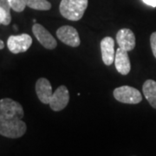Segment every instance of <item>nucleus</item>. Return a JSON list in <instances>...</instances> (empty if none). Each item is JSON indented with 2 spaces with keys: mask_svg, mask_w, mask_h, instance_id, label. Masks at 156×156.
Wrapping results in <instances>:
<instances>
[{
  "mask_svg": "<svg viewBox=\"0 0 156 156\" xmlns=\"http://www.w3.org/2000/svg\"><path fill=\"white\" fill-rule=\"evenodd\" d=\"M88 7V0H62L60 13L70 21H78L84 15Z\"/></svg>",
  "mask_w": 156,
  "mask_h": 156,
  "instance_id": "f257e3e1",
  "label": "nucleus"
},
{
  "mask_svg": "<svg viewBox=\"0 0 156 156\" xmlns=\"http://www.w3.org/2000/svg\"><path fill=\"white\" fill-rule=\"evenodd\" d=\"M26 124L22 120H7L0 118V134L16 139L22 137L26 132Z\"/></svg>",
  "mask_w": 156,
  "mask_h": 156,
  "instance_id": "f03ea898",
  "label": "nucleus"
},
{
  "mask_svg": "<svg viewBox=\"0 0 156 156\" xmlns=\"http://www.w3.org/2000/svg\"><path fill=\"white\" fill-rule=\"evenodd\" d=\"M22 105L11 98L0 100V118L7 120H22L23 117Z\"/></svg>",
  "mask_w": 156,
  "mask_h": 156,
  "instance_id": "7ed1b4c3",
  "label": "nucleus"
},
{
  "mask_svg": "<svg viewBox=\"0 0 156 156\" xmlns=\"http://www.w3.org/2000/svg\"><path fill=\"white\" fill-rule=\"evenodd\" d=\"M113 94L118 101L122 103L137 104L142 101V96L139 90L127 85L116 88Z\"/></svg>",
  "mask_w": 156,
  "mask_h": 156,
  "instance_id": "20e7f679",
  "label": "nucleus"
},
{
  "mask_svg": "<svg viewBox=\"0 0 156 156\" xmlns=\"http://www.w3.org/2000/svg\"><path fill=\"white\" fill-rule=\"evenodd\" d=\"M32 44V38L28 34L11 36L7 40V47L11 53L18 54L25 52Z\"/></svg>",
  "mask_w": 156,
  "mask_h": 156,
  "instance_id": "39448f33",
  "label": "nucleus"
},
{
  "mask_svg": "<svg viewBox=\"0 0 156 156\" xmlns=\"http://www.w3.org/2000/svg\"><path fill=\"white\" fill-rule=\"evenodd\" d=\"M56 37L63 44L71 47H78L81 44L77 30L69 25H64L58 29L56 30Z\"/></svg>",
  "mask_w": 156,
  "mask_h": 156,
  "instance_id": "423d86ee",
  "label": "nucleus"
},
{
  "mask_svg": "<svg viewBox=\"0 0 156 156\" xmlns=\"http://www.w3.org/2000/svg\"><path fill=\"white\" fill-rule=\"evenodd\" d=\"M69 90L64 85H62L58 87L56 91L53 93L50 101V107L54 111H61L66 108L69 103Z\"/></svg>",
  "mask_w": 156,
  "mask_h": 156,
  "instance_id": "0eeeda50",
  "label": "nucleus"
},
{
  "mask_svg": "<svg viewBox=\"0 0 156 156\" xmlns=\"http://www.w3.org/2000/svg\"><path fill=\"white\" fill-rule=\"evenodd\" d=\"M32 32L37 41L44 48L48 50H54L56 47L57 44L56 39L54 38V37H52V35L43 25L39 23H35L32 26Z\"/></svg>",
  "mask_w": 156,
  "mask_h": 156,
  "instance_id": "6e6552de",
  "label": "nucleus"
},
{
  "mask_svg": "<svg viewBox=\"0 0 156 156\" xmlns=\"http://www.w3.org/2000/svg\"><path fill=\"white\" fill-rule=\"evenodd\" d=\"M116 42L119 48L130 51L135 47V37L134 32L129 29H122L116 34Z\"/></svg>",
  "mask_w": 156,
  "mask_h": 156,
  "instance_id": "1a4fd4ad",
  "label": "nucleus"
},
{
  "mask_svg": "<svg viewBox=\"0 0 156 156\" xmlns=\"http://www.w3.org/2000/svg\"><path fill=\"white\" fill-rule=\"evenodd\" d=\"M101 58L106 65H111L115 62V41L110 37H106L101 41Z\"/></svg>",
  "mask_w": 156,
  "mask_h": 156,
  "instance_id": "9d476101",
  "label": "nucleus"
},
{
  "mask_svg": "<svg viewBox=\"0 0 156 156\" xmlns=\"http://www.w3.org/2000/svg\"><path fill=\"white\" fill-rule=\"evenodd\" d=\"M36 92L41 102L44 104H50L52 97V87L50 83L46 78H39L36 83Z\"/></svg>",
  "mask_w": 156,
  "mask_h": 156,
  "instance_id": "9b49d317",
  "label": "nucleus"
},
{
  "mask_svg": "<svg viewBox=\"0 0 156 156\" xmlns=\"http://www.w3.org/2000/svg\"><path fill=\"white\" fill-rule=\"evenodd\" d=\"M115 65L117 71L123 76H126L130 72L131 63H130V59H129L127 50L118 48V50L115 51Z\"/></svg>",
  "mask_w": 156,
  "mask_h": 156,
  "instance_id": "f8f14e48",
  "label": "nucleus"
},
{
  "mask_svg": "<svg viewBox=\"0 0 156 156\" xmlns=\"http://www.w3.org/2000/svg\"><path fill=\"white\" fill-rule=\"evenodd\" d=\"M142 92L150 105L156 109V82L147 80L142 86Z\"/></svg>",
  "mask_w": 156,
  "mask_h": 156,
  "instance_id": "ddd939ff",
  "label": "nucleus"
},
{
  "mask_svg": "<svg viewBox=\"0 0 156 156\" xmlns=\"http://www.w3.org/2000/svg\"><path fill=\"white\" fill-rule=\"evenodd\" d=\"M11 9L8 0H0V19L4 25H8L11 23Z\"/></svg>",
  "mask_w": 156,
  "mask_h": 156,
  "instance_id": "4468645a",
  "label": "nucleus"
},
{
  "mask_svg": "<svg viewBox=\"0 0 156 156\" xmlns=\"http://www.w3.org/2000/svg\"><path fill=\"white\" fill-rule=\"evenodd\" d=\"M26 6L37 11H49L51 9V4L47 0H24Z\"/></svg>",
  "mask_w": 156,
  "mask_h": 156,
  "instance_id": "2eb2a0df",
  "label": "nucleus"
},
{
  "mask_svg": "<svg viewBox=\"0 0 156 156\" xmlns=\"http://www.w3.org/2000/svg\"><path fill=\"white\" fill-rule=\"evenodd\" d=\"M8 3L11 9L16 12H22L26 7L24 0H8Z\"/></svg>",
  "mask_w": 156,
  "mask_h": 156,
  "instance_id": "dca6fc26",
  "label": "nucleus"
},
{
  "mask_svg": "<svg viewBox=\"0 0 156 156\" xmlns=\"http://www.w3.org/2000/svg\"><path fill=\"white\" fill-rule=\"evenodd\" d=\"M150 44H151V49L153 51V54L156 58V32L151 35L150 37Z\"/></svg>",
  "mask_w": 156,
  "mask_h": 156,
  "instance_id": "f3484780",
  "label": "nucleus"
},
{
  "mask_svg": "<svg viewBox=\"0 0 156 156\" xmlns=\"http://www.w3.org/2000/svg\"><path fill=\"white\" fill-rule=\"evenodd\" d=\"M142 2L147 5H149L153 8L156 7V0H142Z\"/></svg>",
  "mask_w": 156,
  "mask_h": 156,
  "instance_id": "a211bd4d",
  "label": "nucleus"
},
{
  "mask_svg": "<svg viewBox=\"0 0 156 156\" xmlns=\"http://www.w3.org/2000/svg\"><path fill=\"white\" fill-rule=\"evenodd\" d=\"M5 48V44H4V42L0 39V50H3Z\"/></svg>",
  "mask_w": 156,
  "mask_h": 156,
  "instance_id": "6ab92c4d",
  "label": "nucleus"
},
{
  "mask_svg": "<svg viewBox=\"0 0 156 156\" xmlns=\"http://www.w3.org/2000/svg\"><path fill=\"white\" fill-rule=\"evenodd\" d=\"M13 28H14V29H16V30H17V25H14V26H13Z\"/></svg>",
  "mask_w": 156,
  "mask_h": 156,
  "instance_id": "aec40b11",
  "label": "nucleus"
},
{
  "mask_svg": "<svg viewBox=\"0 0 156 156\" xmlns=\"http://www.w3.org/2000/svg\"><path fill=\"white\" fill-rule=\"evenodd\" d=\"M0 24H2V23H1V19H0Z\"/></svg>",
  "mask_w": 156,
  "mask_h": 156,
  "instance_id": "412c9836",
  "label": "nucleus"
}]
</instances>
